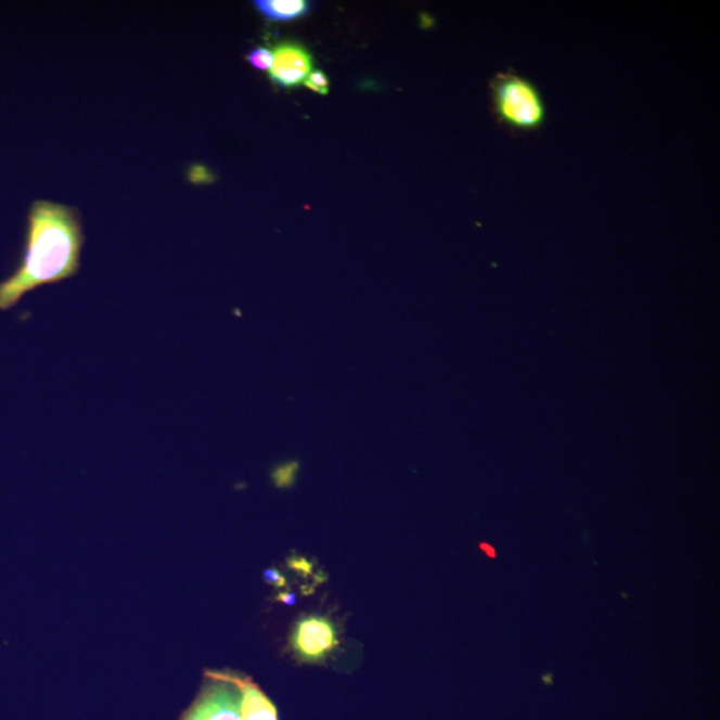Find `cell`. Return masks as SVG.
<instances>
[{
	"label": "cell",
	"instance_id": "11",
	"mask_svg": "<svg viewBox=\"0 0 720 720\" xmlns=\"http://www.w3.org/2000/svg\"><path fill=\"white\" fill-rule=\"evenodd\" d=\"M266 582L278 586V588H286L287 580L283 575L277 570H267L265 573Z\"/></svg>",
	"mask_w": 720,
	"mask_h": 720
},
{
	"label": "cell",
	"instance_id": "9",
	"mask_svg": "<svg viewBox=\"0 0 720 720\" xmlns=\"http://www.w3.org/2000/svg\"><path fill=\"white\" fill-rule=\"evenodd\" d=\"M246 61L260 72H266V69L270 72L272 62H274V54L269 49L258 48L248 52Z\"/></svg>",
	"mask_w": 720,
	"mask_h": 720
},
{
	"label": "cell",
	"instance_id": "3",
	"mask_svg": "<svg viewBox=\"0 0 720 720\" xmlns=\"http://www.w3.org/2000/svg\"><path fill=\"white\" fill-rule=\"evenodd\" d=\"M180 720H241L240 689L230 671H207L200 694Z\"/></svg>",
	"mask_w": 720,
	"mask_h": 720
},
{
	"label": "cell",
	"instance_id": "4",
	"mask_svg": "<svg viewBox=\"0 0 720 720\" xmlns=\"http://www.w3.org/2000/svg\"><path fill=\"white\" fill-rule=\"evenodd\" d=\"M292 644L300 660L318 664L338 647L339 639L335 626L329 618L312 615L296 623Z\"/></svg>",
	"mask_w": 720,
	"mask_h": 720
},
{
	"label": "cell",
	"instance_id": "12",
	"mask_svg": "<svg viewBox=\"0 0 720 720\" xmlns=\"http://www.w3.org/2000/svg\"><path fill=\"white\" fill-rule=\"evenodd\" d=\"M278 600L286 603L287 606H293L296 602L294 594H281L278 596Z\"/></svg>",
	"mask_w": 720,
	"mask_h": 720
},
{
	"label": "cell",
	"instance_id": "7",
	"mask_svg": "<svg viewBox=\"0 0 720 720\" xmlns=\"http://www.w3.org/2000/svg\"><path fill=\"white\" fill-rule=\"evenodd\" d=\"M254 4L260 14L272 22L295 21L309 13V3L305 0H258Z\"/></svg>",
	"mask_w": 720,
	"mask_h": 720
},
{
	"label": "cell",
	"instance_id": "2",
	"mask_svg": "<svg viewBox=\"0 0 720 720\" xmlns=\"http://www.w3.org/2000/svg\"><path fill=\"white\" fill-rule=\"evenodd\" d=\"M493 110L515 131H537L548 119L542 94L530 79L514 72L498 74L491 82Z\"/></svg>",
	"mask_w": 720,
	"mask_h": 720
},
{
	"label": "cell",
	"instance_id": "6",
	"mask_svg": "<svg viewBox=\"0 0 720 720\" xmlns=\"http://www.w3.org/2000/svg\"><path fill=\"white\" fill-rule=\"evenodd\" d=\"M230 676L240 689L241 720H279L275 705L252 678L232 671Z\"/></svg>",
	"mask_w": 720,
	"mask_h": 720
},
{
	"label": "cell",
	"instance_id": "1",
	"mask_svg": "<svg viewBox=\"0 0 720 720\" xmlns=\"http://www.w3.org/2000/svg\"><path fill=\"white\" fill-rule=\"evenodd\" d=\"M82 245V229L72 208L35 202L28 215L25 257L20 269L0 283V310H10L35 288L77 274Z\"/></svg>",
	"mask_w": 720,
	"mask_h": 720
},
{
	"label": "cell",
	"instance_id": "10",
	"mask_svg": "<svg viewBox=\"0 0 720 720\" xmlns=\"http://www.w3.org/2000/svg\"><path fill=\"white\" fill-rule=\"evenodd\" d=\"M305 86L307 89H310L313 92H318V94H323L326 95L329 94L330 90V83H329V78L326 77V74L321 72V69H317V72H311L309 77L305 80Z\"/></svg>",
	"mask_w": 720,
	"mask_h": 720
},
{
	"label": "cell",
	"instance_id": "8",
	"mask_svg": "<svg viewBox=\"0 0 720 720\" xmlns=\"http://www.w3.org/2000/svg\"><path fill=\"white\" fill-rule=\"evenodd\" d=\"M298 472V462L283 463L272 472V480H274L278 489H290V487L294 486Z\"/></svg>",
	"mask_w": 720,
	"mask_h": 720
},
{
	"label": "cell",
	"instance_id": "5",
	"mask_svg": "<svg viewBox=\"0 0 720 720\" xmlns=\"http://www.w3.org/2000/svg\"><path fill=\"white\" fill-rule=\"evenodd\" d=\"M274 62L270 68V78L278 86L293 89L305 83L311 74L312 57L301 46L283 43L274 51Z\"/></svg>",
	"mask_w": 720,
	"mask_h": 720
}]
</instances>
